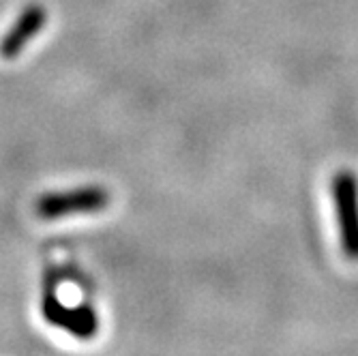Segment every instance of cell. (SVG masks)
Returning a JSON list of instances; mask_svg holds the SVG:
<instances>
[{"mask_svg": "<svg viewBox=\"0 0 358 356\" xmlns=\"http://www.w3.org/2000/svg\"><path fill=\"white\" fill-rule=\"evenodd\" d=\"M110 202L108 191L101 187H82L69 191H56L41 196L37 202V215L43 219H60L69 215H84L103 211Z\"/></svg>", "mask_w": 358, "mask_h": 356, "instance_id": "obj_2", "label": "cell"}, {"mask_svg": "<svg viewBox=\"0 0 358 356\" xmlns=\"http://www.w3.org/2000/svg\"><path fill=\"white\" fill-rule=\"evenodd\" d=\"M333 204L337 213L341 251L348 260L358 262V176L350 170H341L331 183Z\"/></svg>", "mask_w": 358, "mask_h": 356, "instance_id": "obj_1", "label": "cell"}, {"mask_svg": "<svg viewBox=\"0 0 358 356\" xmlns=\"http://www.w3.org/2000/svg\"><path fill=\"white\" fill-rule=\"evenodd\" d=\"M45 22H48V15L41 7L37 5L26 7L22 15L17 17V22L11 26V30L3 37V41H0V56L9 60L20 56L24 48L39 35Z\"/></svg>", "mask_w": 358, "mask_h": 356, "instance_id": "obj_4", "label": "cell"}, {"mask_svg": "<svg viewBox=\"0 0 358 356\" xmlns=\"http://www.w3.org/2000/svg\"><path fill=\"white\" fill-rule=\"evenodd\" d=\"M43 315L50 325L64 329L76 337H90L96 331V315L90 307H67L54 294H45L43 299Z\"/></svg>", "mask_w": 358, "mask_h": 356, "instance_id": "obj_3", "label": "cell"}]
</instances>
